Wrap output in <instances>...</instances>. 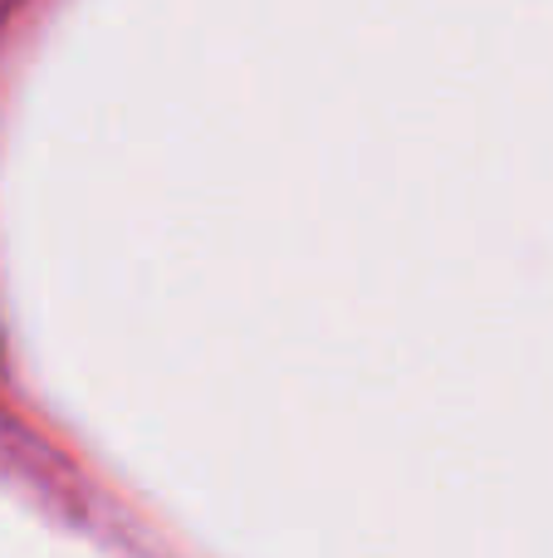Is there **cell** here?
<instances>
[]
</instances>
